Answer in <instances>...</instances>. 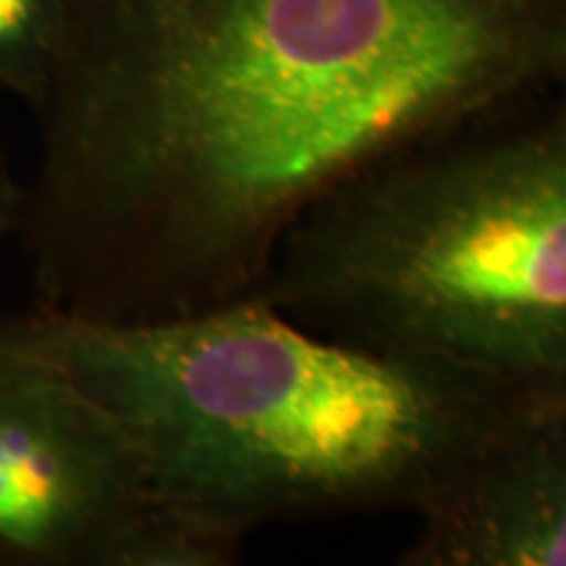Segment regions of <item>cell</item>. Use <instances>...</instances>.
<instances>
[{
  "instance_id": "cell-6",
  "label": "cell",
  "mask_w": 566,
  "mask_h": 566,
  "mask_svg": "<svg viewBox=\"0 0 566 566\" xmlns=\"http://www.w3.org/2000/svg\"><path fill=\"white\" fill-rule=\"evenodd\" d=\"M66 0H0V97L30 108L45 87L63 34Z\"/></svg>"
},
{
  "instance_id": "cell-1",
  "label": "cell",
  "mask_w": 566,
  "mask_h": 566,
  "mask_svg": "<svg viewBox=\"0 0 566 566\" xmlns=\"http://www.w3.org/2000/svg\"><path fill=\"white\" fill-rule=\"evenodd\" d=\"M562 82L566 0H66L13 237L34 307L254 296L323 197Z\"/></svg>"
},
{
  "instance_id": "cell-7",
  "label": "cell",
  "mask_w": 566,
  "mask_h": 566,
  "mask_svg": "<svg viewBox=\"0 0 566 566\" xmlns=\"http://www.w3.org/2000/svg\"><path fill=\"white\" fill-rule=\"evenodd\" d=\"M21 192H24V181H19L13 176L9 155H6L3 145H0V247L17 237Z\"/></svg>"
},
{
  "instance_id": "cell-4",
  "label": "cell",
  "mask_w": 566,
  "mask_h": 566,
  "mask_svg": "<svg viewBox=\"0 0 566 566\" xmlns=\"http://www.w3.org/2000/svg\"><path fill=\"white\" fill-rule=\"evenodd\" d=\"M150 509L118 422L0 328V566H122Z\"/></svg>"
},
{
  "instance_id": "cell-2",
  "label": "cell",
  "mask_w": 566,
  "mask_h": 566,
  "mask_svg": "<svg viewBox=\"0 0 566 566\" xmlns=\"http://www.w3.org/2000/svg\"><path fill=\"white\" fill-rule=\"evenodd\" d=\"M0 328L118 422L155 509L237 543L275 522L417 514L520 394L323 336L263 296L139 323L32 307Z\"/></svg>"
},
{
  "instance_id": "cell-3",
  "label": "cell",
  "mask_w": 566,
  "mask_h": 566,
  "mask_svg": "<svg viewBox=\"0 0 566 566\" xmlns=\"http://www.w3.org/2000/svg\"><path fill=\"white\" fill-rule=\"evenodd\" d=\"M254 296L323 336L566 391V82L323 197Z\"/></svg>"
},
{
  "instance_id": "cell-5",
  "label": "cell",
  "mask_w": 566,
  "mask_h": 566,
  "mask_svg": "<svg viewBox=\"0 0 566 566\" xmlns=\"http://www.w3.org/2000/svg\"><path fill=\"white\" fill-rule=\"evenodd\" d=\"M405 566H566V391H520L415 514Z\"/></svg>"
}]
</instances>
